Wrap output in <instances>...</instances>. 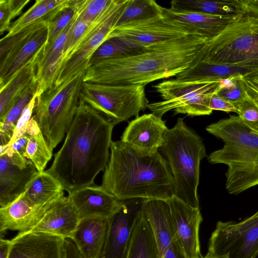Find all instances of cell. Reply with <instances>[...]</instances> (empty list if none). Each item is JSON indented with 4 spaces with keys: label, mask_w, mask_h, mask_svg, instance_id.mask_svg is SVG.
Listing matches in <instances>:
<instances>
[{
    "label": "cell",
    "mask_w": 258,
    "mask_h": 258,
    "mask_svg": "<svg viewBox=\"0 0 258 258\" xmlns=\"http://www.w3.org/2000/svg\"><path fill=\"white\" fill-rule=\"evenodd\" d=\"M163 7L154 0H129L115 27L163 14Z\"/></svg>",
    "instance_id": "e575fe53"
},
{
    "label": "cell",
    "mask_w": 258,
    "mask_h": 258,
    "mask_svg": "<svg viewBox=\"0 0 258 258\" xmlns=\"http://www.w3.org/2000/svg\"><path fill=\"white\" fill-rule=\"evenodd\" d=\"M101 186L120 201H168L174 195L169 164L159 152H138L121 141H112Z\"/></svg>",
    "instance_id": "3957f363"
},
{
    "label": "cell",
    "mask_w": 258,
    "mask_h": 258,
    "mask_svg": "<svg viewBox=\"0 0 258 258\" xmlns=\"http://www.w3.org/2000/svg\"><path fill=\"white\" fill-rule=\"evenodd\" d=\"M209 106L212 111L216 110L227 112H237L236 108L233 104L220 97L216 93L212 96Z\"/></svg>",
    "instance_id": "ee69618b"
},
{
    "label": "cell",
    "mask_w": 258,
    "mask_h": 258,
    "mask_svg": "<svg viewBox=\"0 0 258 258\" xmlns=\"http://www.w3.org/2000/svg\"><path fill=\"white\" fill-rule=\"evenodd\" d=\"M168 128L165 121L154 113L144 114L131 120L125 128L120 141L144 154L158 152Z\"/></svg>",
    "instance_id": "e0dca14e"
},
{
    "label": "cell",
    "mask_w": 258,
    "mask_h": 258,
    "mask_svg": "<svg viewBox=\"0 0 258 258\" xmlns=\"http://www.w3.org/2000/svg\"><path fill=\"white\" fill-rule=\"evenodd\" d=\"M72 0H37L35 4L12 22L6 36L17 33L31 24L42 19L49 23L64 8L71 5Z\"/></svg>",
    "instance_id": "f1b7e54d"
},
{
    "label": "cell",
    "mask_w": 258,
    "mask_h": 258,
    "mask_svg": "<svg viewBox=\"0 0 258 258\" xmlns=\"http://www.w3.org/2000/svg\"><path fill=\"white\" fill-rule=\"evenodd\" d=\"M198 60L246 70L258 80V16L242 13L203 48Z\"/></svg>",
    "instance_id": "8992f818"
},
{
    "label": "cell",
    "mask_w": 258,
    "mask_h": 258,
    "mask_svg": "<svg viewBox=\"0 0 258 258\" xmlns=\"http://www.w3.org/2000/svg\"><path fill=\"white\" fill-rule=\"evenodd\" d=\"M37 81L32 83L21 95L5 118L0 121L1 146L7 145L13 136L17 123L24 108L36 94Z\"/></svg>",
    "instance_id": "d6a6232c"
},
{
    "label": "cell",
    "mask_w": 258,
    "mask_h": 258,
    "mask_svg": "<svg viewBox=\"0 0 258 258\" xmlns=\"http://www.w3.org/2000/svg\"><path fill=\"white\" fill-rule=\"evenodd\" d=\"M164 258H186L178 240L176 241L167 250Z\"/></svg>",
    "instance_id": "bcb514c9"
},
{
    "label": "cell",
    "mask_w": 258,
    "mask_h": 258,
    "mask_svg": "<svg viewBox=\"0 0 258 258\" xmlns=\"http://www.w3.org/2000/svg\"><path fill=\"white\" fill-rule=\"evenodd\" d=\"M48 23L47 20H40L1 39V87L44 49L47 43Z\"/></svg>",
    "instance_id": "30bf717a"
},
{
    "label": "cell",
    "mask_w": 258,
    "mask_h": 258,
    "mask_svg": "<svg viewBox=\"0 0 258 258\" xmlns=\"http://www.w3.org/2000/svg\"><path fill=\"white\" fill-rule=\"evenodd\" d=\"M68 238L43 232L18 233L8 258H70Z\"/></svg>",
    "instance_id": "9a60e30c"
},
{
    "label": "cell",
    "mask_w": 258,
    "mask_h": 258,
    "mask_svg": "<svg viewBox=\"0 0 258 258\" xmlns=\"http://www.w3.org/2000/svg\"><path fill=\"white\" fill-rule=\"evenodd\" d=\"M40 53L16 72L5 85L0 88V121L5 118L24 91L32 83L37 81L36 66Z\"/></svg>",
    "instance_id": "484cf974"
},
{
    "label": "cell",
    "mask_w": 258,
    "mask_h": 258,
    "mask_svg": "<svg viewBox=\"0 0 258 258\" xmlns=\"http://www.w3.org/2000/svg\"><path fill=\"white\" fill-rule=\"evenodd\" d=\"M80 99L114 125L138 116L148 107L144 85L82 84Z\"/></svg>",
    "instance_id": "9c48e42d"
},
{
    "label": "cell",
    "mask_w": 258,
    "mask_h": 258,
    "mask_svg": "<svg viewBox=\"0 0 258 258\" xmlns=\"http://www.w3.org/2000/svg\"><path fill=\"white\" fill-rule=\"evenodd\" d=\"M38 172L31 162L26 167L21 168L12 163L6 155H1L0 208L21 195Z\"/></svg>",
    "instance_id": "603a6c76"
},
{
    "label": "cell",
    "mask_w": 258,
    "mask_h": 258,
    "mask_svg": "<svg viewBox=\"0 0 258 258\" xmlns=\"http://www.w3.org/2000/svg\"><path fill=\"white\" fill-rule=\"evenodd\" d=\"M240 77L236 79L232 84L225 87H220L216 94L234 105L242 101L246 93L241 82Z\"/></svg>",
    "instance_id": "b9f144b4"
},
{
    "label": "cell",
    "mask_w": 258,
    "mask_h": 258,
    "mask_svg": "<svg viewBox=\"0 0 258 258\" xmlns=\"http://www.w3.org/2000/svg\"><path fill=\"white\" fill-rule=\"evenodd\" d=\"M142 199L123 201L110 218V227L101 258H126L134 227L143 211Z\"/></svg>",
    "instance_id": "5bb4252c"
},
{
    "label": "cell",
    "mask_w": 258,
    "mask_h": 258,
    "mask_svg": "<svg viewBox=\"0 0 258 258\" xmlns=\"http://www.w3.org/2000/svg\"><path fill=\"white\" fill-rule=\"evenodd\" d=\"M75 14L74 0L71 5L60 11L48 24L47 43L53 41L70 24Z\"/></svg>",
    "instance_id": "ab89813d"
},
{
    "label": "cell",
    "mask_w": 258,
    "mask_h": 258,
    "mask_svg": "<svg viewBox=\"0 0 258 258\" xmlns=\"http://www.w3.org/2000/svg\"><path fill=\"white\" fill-rule=\"evenodd\" d=\"M172 10L195 12L218 16L237 14L233 0H173L170 2Z\"/></svg>",
    "instance_id": "1f68e13d"
},
{
    "label": "cell",
    "mask_w": 258,
    "mask_h": 258,
    "mask_svg": "<svg viewBox=\"0 0 258 258\" xmlns=\"http://www.w3.org/2000/svg\"><path fill=\"white\" fill-rule=\"evenodd\" d=\"M241 82L246 93L258 103V80L242 77Z\"/></svg>",
    "instance_id": "f6af8a7d"
},
{
    "label": "cell",
    "mask_w": 258,
    "mask_h": 258,
    "mask_svg": "<svg viewBox=\"0 0 258 258\" xmlns=\"http://www.w3.org/2000/svg\"><path fill=\"white\" fill-rule=\"evenodd\" d=\"M114 124L80 99L64 142L46 171L68 193L91 185L109 160Z\"/></svg>",
    "instance_id": "6da1fadb"
},
{
    "label": "cell",
    "mask_w": 258,
    "mask_h": 258,
    "mask_svg": "<svg viewBox=\"0 0 258 258\" xmlns=\"http://www.w3.org/2000/svg\"><path fill=\"white\" fill-rule=\"evenodd\" d=\"M202 258H228V256L227 255L223 256H214L207 253L206 256Z\"/></svg>",
    "instance_id": "c3c4849f"
},
{
    "label": "cell",
    "mask_w": 258,
    "mask_h": 258,
    "mask_svg": "<svg viewBox=\"0 0 258 258\" xmlns=\"http://www.w3.org/2000/svg\"><path fill=\"white\" fill-rule=\"evenodd\" d=\"M237 14L258 16V0H233Z\"/></svg>",
    "instance_id": "7bdbcfd3"
},
{
    "label": "cell",
    "mask_w": 258,
    "mask_h": 258,
    "mask_svg": "<svg viewBox=\"0 0 258 258\" xmlns=\"http://www.w3.org/2000/svg\"><path fill=\"white\" fill-rule=\"evenodd\" d=\"M194 35H205L197 30L171 21L162 14L115 27L107 39L114 37H121L147 48Z\"/></svg>",
    "instance_id": "4fadbf2b"
},
{
    "label": "cell",
    "mask_w": 258,
    "mask_h": 258,
    "mask_svg": "<svg viewBox=\"0 0 258 258\" xmlns=\"http://www.w3.org/2000/svg\"><path fill=\"white\" fill-rule=\"evenodd\" d=\"M129 0H112L90 26L70 58L60 69L54 85L86 71L92 55L115 27Z\"/></svg>",
    "instance_id": "8fae6325"
},
{
    "label": "cell",
    "mask_w": 258,
    "mask_h": 258,
    "mask_svg": "<svg viewBox=\"0 0 258 258\" xmlns=\"http://www.w3.org/2000/svg\"><path fill=\"white\" fill-rule=\"evenodd\" d=\"M61 183L46 170L38 172L28 185L24 195L33 205L43 206L63 196Z\"/></svg>",
    "instance_id": "4316f807"
},
{
    "label": "cell",
    "mask_w": 258,
    "mask_h": 258,
    "mask_svg": "<svg viewBox=\"0 0 258 258\" xmlns=\"http://www.w3.org/2000/svg\"><path fill=\"white\" fill-rule=\"evenodd\" d=\"M208 254L228 258H255L258 254V211L244 220L218 221L209 239Z\"/></svg>",
    "instance_id": "7c38bea8"
},
{
    "label": "cell",
    "mask_w": 258,
    "mask_h": 258,
    "mask_svg": "<svg viewBox=\"0 0 258 258\" xmlns=\"http://www.w3.org/2000/svg\"><path fill=\"white\" fill-rule=\"evenodd\" d=\"M112 0H75L80 18L91 25L111 4Z\"/></svg>",
    "instance_id": "8d00e7d4"
},
{
    "label": "cell",
    "mask_w": 258,
    "mask_h": 258,
    "mask_svg": "<svg viewBox=\"0 0 258 258\" xmlns=\"http://www.w3.org/2000/svg\"><path fill=\"white\" fill-rule=\"evenodd\" d=\"M30 0H0V33L9 30L11 21L21 14Z\"/></svg>",
    "instance_id": "74e56055"
},
{
    "label": "cell",
    "mask_w": 258,
    "mask_h": 258,
    "mask_svg": "<svg viewBox=\"0 0 258 258\" xmlns=\"http://www.w3.org/2000/svg\"><path fill=\"white\" fill-rule=\"evenodd\" d=\"M167 202L178 240L186 258H202L199 230L203 218L199 208L192 207L174 195Z\"/></svg>",
    "instance_id": "2e32d148"
},
{
    "label": "cell",
    "mask_w": 258,
    "mask_h": 258,
    "mask_svg": "<svg viewBox=\"0 0 258 258\" xmlns=\"http://www.w3.org/2000/svg\"><path fill=\"white\" fill-rule=\"evenodd\" d=\"M238 14L232 16H218L207 14L177 11L163 8V16L183 26L197 30L212 38L223 30Z\"/></svg>",
    "instance_id": "d4e9b609"
},
{
    "label": "cell",
    "mask_w": 258,
    "mask_h": 258,
    "mask_svg": "<svg viewBox=\"0 0 258 258\" xmlns=\"http://www.w3.org/2000/svg\"><path fill=\"white\" fill-rule=\"evenodd\" d=\"M110 227V219L80 220L71 239L82 258H101Z\"/></svg>",
    "instance_id": "44dd1931"
},
{
    "label": "cell",
    "mask_w": 258,
    "mask_h": 258,
    "mask_svg": "<svg viewBox=\"0 0 258 258\" xmlns=\"http://www.w3.org/2000/svg\"><path fill=\"white\" fill-rule=\"evenodd\" d=\"M37 97L36 94H35L23 110L17 123L11 140L7 145L0 147V154H2L7 147L17 138L25 133L27 124L33 116L32 114L34 111Z\"/></svg>",
    "instance_id": "60d3db41"
},
{
    "label": "cell",
    "mask_w": 258,
    "mask_h": 258,
    "mask_svg": "<svg viewBox=\"0 0 258 258\" xmlns=\"http://www.w3.org/2000/svg\"><path fill=\"white\" fill-rule=\"evenodd\" d=\"M126 258H158L157 244L143 209L134 227Z\"/></svg>",
    "instance_id": "f546056e"
},
{
    "label": "cell",
    "mask_w": 258,
    "mask_h": 258,
    "mask_svg": "<svg viewBox=\"0 0 258 258\" xmlns=\"http://www.w3.org/2000/svg\"><path fill=\"white\" fill-rule=\"evenodd\" d=\"M143 209L157 244L158 258H163L178 240L168 203L161 200H143Z\"/></svg>",
    "instance_id": "ffe728a7"
},
{
    "label": "cell",
    "mask_w": 258,
    "mask_h": 258,
    "mask_svg": "<svg viewBox=\"0 0 258 258\" xmlns=\"http://www.w3.org/2000/svg\"><path fill=\"white\" fill-rule=\"evenodd\" d=\"M235 106L241 121L258 133V103L246 93L245 98Z\"/></svg>",
    "instance_id": "f35d334b"
},
{
    "label": "cell",
    "mask_w": 258,
    "mask_h": 258,
    "mask_svg": "<svg viewBox=\"0 0 258 258\" xmlns=\"http://www.w3.org/2000/svg\"><path fill=\"white\" fill-rule=\"evenodd\" d=\"M86 71L37 97L35 119L53 150L62 140L75 117Z\"/></svg>",
    "instance_id": "52a82bcc"
},
{
    "label": "cell",
    "mask_w": 258,
    "mask_h": 258,
    "mask_svg": "<svg viewBox=\"0 0 258 258\" xmlns=\"http://www.w3.org/2000/svg\"><path fill=\"white\" fill-rule=\"evenodd\" d=\"M11 246V240L1 237L0 258H8Z\"/></svg>",
    "instance_id": "7dc6e473"
},
{
    "label": "cell",
    "mask_w": 258,
    "mask_h": 258,
    "mask_svg": "<svg viewBox=\"0 0 258 258\" xmlns=\"http://www.w3.org/2000/svg\"><path fill=\"white\" fill-rule=\"evenodd\" d=\"M163 258H164V257Z\"/></svg>",
    "instance_id": "681fc988"
},
{
    "label": "cell",
    "mask_w": 258,
    "mask_h": 258,
    "mask_svg": "<svg viewBox=\"0 0 258 258\" xmlns=\"http://www.w3.org/2000/svg\"><path fill=\"white\" fill-rule=\"evenodd\" d=\"M242 76L254 79L253 75L241 68L223 64L209 63L197 60L190 67L176 76L180 80L225 79Z\"/></svg>",
    "instance_id": "83f0119b"
},
{
    "label": "cell",
    "mask_w": 258,
    "mask_h": 258,
    "mask_svg": "<svg viewBox=\"0 0 258 258\" xmlns=\"http://www.w3.org/2000/svg\"><path fill=\"white\" fill-rule=\"evenodd\" d=\"M80 220L68 196H63L46 204L35 225L26 233L43 232L71 239Z\"/></svg>",
    "instance_id": "ac0fdd59"
},
{
    "label": "cell",
    "mask_w": 258,
    "mask_h": 258,
    "mask_svg": "<svg viewBox=\"0 0 258 258\" xmlns=\"http://www.w3.org/2000/svg\"><path fill=\"white\" fill-rule=\"evenodd\" d=\"M211 39L194 35L160 43L137 54L110 58L90 66L84 82L108 85H147L176 77L193 64Z\"/></svg>",
    "instance_id": "7a4b0ae2"
},
{
    "label": "cell",
    "mask_w": 258,
    "mask_h": 258,
    "mask_svg": "<svg viewBox=\"0 0 258 258\" xmlns=\"http://www.w3.org/2000/svg\"><path fill=\"white\" fill-rule=\"evenodd\" d=\"M220 79L163 81L153 87L163 101L149 103L147 108L157 115L162 116L173 110L174 114L190 116L210 115L212 96L220 87Z\"/></svg>",
    "instance_id": "ba28073f"
},
{
    "label": "cell",
    "mask_w": 258,
    "mask_h": 258,
    "mask_svg": "<svg viewBox=\"0 0 258 258\" xmlns=\"http://www.w3.org/2000/svg\"><path fill=\"white\" fill-rule=\"evenodd\" d=\"M26 132L28 141L25 157L38 172L44 171L47 163L51 159L53 150L46 142L34 115L28 122Z\"/></svg>",
    "instance_id": "4dcf8cb0"
},
{
    "label": "cell",
    "mask_w": 258,
    "mask_h": 258,
    "mask_svg": "<svg viewBox=\"0 0 258 258\" xmlns=\"http://www.w3.org/2000/svg\"><path fill=\"white\" fill-rule=\"evenodd\" d=\"M68 197L80 219L111 218L122 207L120 201L102 186L94 183L69 193Z\"/></svg>",
    "instance_id": "d6986e66"
},
{
    "label": "cell",
    "mask_w": 258,
    "mask_h": 258,
    "mask_svg": "<svg viewBox=\"0 0 258 258\" xmlns=\"http://www.w3.org/2000/svg\"><path fill=\"white\" fill-rule=\"evenodd\" d=\"M75 15L72 22L53 41L47 44L38 58L36 66L37 96L50 89L54 85L64 45L73 24Z\"/></svg>",
    "instance_id": "7402d4cb"
},
{
    "label": "cell",
    "mask_w": 258,
    "mask_h": 258,
    "mask_svg": "<svg viewBox=\"0 0 258 258\" xmlns=\"http://www.w3.org/2000/svg\"><path fill=\"white\" fill-rule=\"evenodd\" d=\"M74 4L75 8V19L68 35L58 73L60 69L72 56L91 26L87 25L80 18L75 6V0Z\"/></svg>",
    "instance_id": "d590c367"
},
{
    "label": "cell",
    "mask_w": 258,
    "mask_h": 258,
    "mask_svg": "<svg viewBox=\"0 0 258 258\" xmlns=\"http://www.w3.org/2000/svg\"><path fill=\"white\" fill-rule=\"evenodd\" d=\"M44 206L33 205L23 192L13 202L0 208L1 235L8 230L27 232L38 221Z\"/></svg>",
    "instance_id": "cb8c5ba5"
},
{
    "label": "cell",
    "mask_w": 258,
    "mask_h": 258,
    "mask_svg": "<svg viewBox=\"0 0 258 258\" xmlns=\"http://www.w3.org/2000/svg\"><path fill=\"white\" fill-rule=\"evenodd\" d=\"M174 181V196L199 208L198 187L201 160L206 156L203 140L179 117L168 129L160 148Z\"/></svg>",
    "instance_id": "5b68a950"
},
{
    "label": "cell",
    "mask_w": 258,
    "mask_h": 258,
    "mask_svg": "<svg viewBox=\"0 0 258 258\" xmlns=\"http://www.w3.org/2000/svg\"><path fill=\"white\" fill-rule=\"evenodd\" d=\"M146 49L124 38L111 37L104 41L95 51L91 58L89 67L105 59L128 56Z\"/></svg>",
    "instance_id": "836d02e7"
},
{
    "label": "cell",
    "mask_w": 258,
    "mask_h": 258,
    "mask_svg": "<svg viewBox=\"0 0 258 258\" xmlns=\"http://www.w3.org/2000/svg\"><path fill=\"white\" fill-rule=\"evenodd\" d=\"M206 130L224 143L207 159L211 164L227 166L228 193L237 195L258 185V133L234 115L208 125Z\"/></svg>",
    "instance_id": "277c9868"
}]
</instances>
